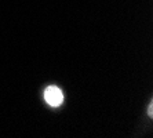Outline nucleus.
I'll return each mask as SVG.
<instances>
[{"instance_id": "obj_1", "label": "nucleus", "mask_w": 153, "mask_h": 138, "mask_svg": "<svg viewBox=\"0 0 153 138\" xmlns=\"http://www.w3.org/2000/svg\"><path fill=\"white\" fill-rule=\"evenodd\" d=\"M44 98H46L47 104L53 108L61 106L64 102V94L57 86H48L44 91Z\"/></svg>"}, {"instance_id": "obj_2", "label": "nucleus", "mask_w": 153, "mask_h": 138, "mask_svg": "<svg viewBox=\"0 0 153 138\" xmlns=\"http://www.w3.org/2000/svg\"><path fill=\"white\" fill-rule=\"evenodd\" d=\"M148 115H149L150 117L153 116V105H152V102H150L149 106H148Z\"/></svg>"}]
</instances>
